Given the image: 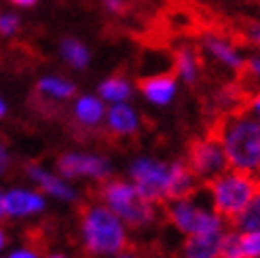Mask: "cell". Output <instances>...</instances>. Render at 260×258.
<instances>
[{
	"mask_svg": "<svg viewBox=\"0 0 260 258\" xmlns=\"http://www.w3.org/2000/svg\"><path fill=\"white\" fill-rule=\"evenodd\" d=\"M55 170L68 178L70 182H79V180H87V182L100 184L104 180H108L114 174L112 161L102 152L93 150H68L61 152L55 161Z\"/></svg>",
	"mask_w": 260,
	"mask_h": 258,
	"instance_id": "7",
	"label": "cell"
},
{
	"mask_svg": "<svg viewBox=\"0 0 260 258\" xmlns=\"http://www.w3.org/2000/svg\"><path fill=\"white\" fill-rule=\"evenodd\" d=\"M248 114H252V117L260 123V87H256L254 91L248 95V100H245V108H243Z\"/></svg>",
	"mask_w": 260,
	"mask_h": 258,
	"instance_id": "25",
	"label": "cell"
},
{
	"mask_svg": "<svg viewBox=\"0 0 260 258\" xmlns=\"http://www.w3.org/2000/svg\"><path fill=\"white\" fill-rule=\"evenodd\" d=\"M43 258H70V256L59 254V252H53V254H47V256H43Z\"/></svg>",
	"mask_w": 260,
	"mask_h": 258,
	"instance_id": "34",
	"label": "cell"
},
{
	"mask_svg": "<svg viewBox=\"0 0 260 258\" xmlns=\"http://www.w3.org/2000/svg\"><path fill=\"white\" fill-rule=\"evenodd\" d=\"M7 220L5 216V188H0V222Z\"/></svg>",
	"mask_w": 260,
	"mask_h": 258,
	"instance_id": "32",
	"label": "cell"
},
{
	"mask_svg": "<svg viewBox=\"0 0 260 258\" xmlns=\"http://www.w3.org/2000/svg\"><path fill=\"white\" fill-rule=\"evenodd\" d=\"M36 93L41 98H45V100H49V102L63 104V102L74 100L76 85L70 79H63V76L47 74V76H43V79L36 83Z\"/></svg>",
	"mask_w": 260,
	"mask_h": 258,
	"instance_id": "17",
	"label": "cell"
},
{
	"mask_svg": "<svg viewBox=\"0 0 260 258\" xmlns=\"http://www.w3.org/2000/svg\"><path fill=\"white\" fill-rule=\"evenodd\" d=\"M11 167H13V154L7 146V142L0 138V176H5L11 172Z\"/></svg>",
	"mask_w": 260,
	"mask_h": 258,
	"instance_id": "26",
	"label": "cell"
},
{
	"mask_svg": "<svg viewBox=\"0 0 260 258\" xmlns=\"http://www.w3.org/2000/svg\"><path fill=\"white\" fill-rule=\"evenodd\" d=\"M237 231H260V188L252 201L241 210V214L233 220Z\"/></svg>",
	"mask_w": 260,
	"mask_h": 258,
	"instance_id": "20",
	"label": "cell"
},
{
	"mask_svg": "<svg viewBox=\"0 0 260 258\" xmlns=\"http://www.w3.org/2000/svg\"><path fill=\"white\" fill-rule=\"evenodd\" d=\"M245 36H248V41L260 51V23L248 25V30H245Z\"/></svg>",
	"mask_w": 260,
	"mask_h": 258,
	"instance_id": "28",
	"label": "cell"
},
{
	"mask_svg": "<svg viewBox=\"0 0 260 258\" xmlns=\"http://www.w3.org/2000/svg\"><path fill=\"white\" fill-rule=\"evenodd\" d=\"M108 104L98 93H81L72 100V119L85 132H95L104 127Z\"/></svg>",
	"mask_w": 260,
	"mask_h": 258,
	"instance_id": "13",
	"label": "cell"
},
{
	"mask_svg": "<svg viewBox=\"0 0 260 258\" xmlns=\"http://www.w3.org/2000/svg\"><path fill=\"white\" fill-rule=\"evenodd\" d=\"M220 258H245L241 243H239V231H229L222 237V248H220Z\"/></svg>",
	"mask_w": 260,
	"mask_h": 258,
	"instance_id": "21",
	"label": "cell"
},
{
	"mask_svg": "<svg viewBox=\"0 0 260 258\" xmlns=\"http://www.w3.org/2000/svg\"><path fill=\"white\" fill-rule=\"evenodd\" d=\"M229 167L260 176V123L245 110H233L218 123L216 132Z\"/></svg>",
	"mask_w": 260,
	"mask_h": 258,
	"instance_id": "3",
	"label": "cell"
},
{
	"mask_svg": "<svg viewBox=\"0 0 260 258\" xmlns=\"http://www.w3.org/2000/svg\"><path fill=\"white\" fill-rule=\"evenodd\" d=\"M59 55L74 70H85L89 66V61H91L89 47L83 41H79V38H74V36L61 38V43H59Z\"/></svg>",
	"mask_w": 260,
	"mask_h": 258,
	"instance_id": "19",
	"label": "cell"
},
{
	"mask_svg": "<svg viewBox=\"0 0 260 258\" xmlns=\"http://www.w3.org/2000/svg\"><path fill=\"white\" fill-rule=\"evenodd\" d=\"M102 5L108 13H114V15L125 11V0H102Z\"/></svg>",
	"mask_w": 260,
	"mask_h": 258,
	"instance_id": "29",
	"label": "cell"
},
{
	"mask_svg": "<svg viewBox=\"0 0 260 258\" xmlns=\"http://www.w3.org/2000/svg\"><path fill=\"white\" fill-rule=\"evenodd\" d=\"M104 129H106L112 138H119V140L134 138L142 129V117L129 102L108 104L106 119H104Z\"/></svg>",
	"mask_w": 260,
	"mask_h": 258,
	"instance_id": "12",
	"label": "cell"
},
{
	"mask_svg": "<svg viewBox=\"0 0 260 258\" xmlns=\"http://www.w3.org/2000/svg\"><path fill=\"white\" fill-rule=\"evenodd\" d=\"M186 163L190 167V172L197 176L201 184H207L210 180L220 176L224 170H229V161L224 148L220 144V140L216 134L203 136L199 140H194L188 148Z\"/></svg>",
	"mask_w": 260,
	"mask_h": 258,
	"instance_id": "8",
	"label": "cell"
},
{
	"mask_svg": "<svg viewBox=\"0 0 260 258\" xmlns=\"http://www.w3.org/2000/svg\"><path fill=\"white\" fill-rule=\"evenodd\" d=\"M7 112H9V106H7V102H5V98L0 95V121H3L5 117H7Z\"/></svg>",
	"mask_w": 260,
	"mask_h": 258,
	"instance_id": "33",
	"label": "cell"
},
{
	"mask_svg": "<svg viewBox=\"0 0 260 258\" xmlns=\"http://www.w3.org/2000/svg\"><path fill=\"white\" fill-rule=\"evenodd\" d=\"M178 85H180V81H178L176 74H167V72L150 74V76H146V79L140 81V93L148 104L165 108L176 100Z\"/></svg>",
	"mask_w": 260,
	"mask_h": 258,
	"instance_id": "14",
	"label": "cell"
},
{
	"mask_svg": "<svg viewBox=\"0 0 260 258\" xmlns=\"http://www.w3.org/2000/svg\"><path fill=\"white\" fill-rule=\"evenodd\" d=\"M165 220L180 235H199V233H214V231H226V222L210 203L205 188H197L188 195L176 197L163 203Z\"/></svg>",
	"mask_w": 260,
	"mask_h": 258,
	"instance_id": "5",
	"label": "cell"
},
{
	"mask_svg": "<svg viewBox=\"0 0 260 258\" xmlns=\"http://www.w3.org/2000/svg\"><path fill=\"white\" fill-rule=\"evenodd\" d=\"M102 203L121 218L129 231H142L157 224L161 216V205L142 195V190L129 178L110 176L98 184V195Z\"/></svg>",
	"mask_w": 260,
	"mask_h": 258,
	"instance_id": "4",
	"label": "cell"
},
{
	"mask_svg": "<svg viewBox=\"0 0 260 258\" xmlns=\"http://www.w3.org/2000/svg\"><path fill=\"white\" fill-rule=\"evenodd\" d=\"M0 258H5V256H0Z\"/></svg>",
	"mask_w": 260,
	"mask_h": 258,
	"instance_id": "35",
	"label": "cell"
},
{
	"mask_svg": "<svg viewBox=\"0 0 260 258\" xmlns=\"http://www.w3.org/2000/svg\"><path fill=\"white\" fill-rule=\"evenodd\" d=\"M25 176L30 178V182L43 190L47 197L61 201V203H76L81 199L79 188L70 182L68 178H63L57 170H49V167L41 163H28L25 165Z\"/></svg>",
	"mask_w": 260,
	"mask_h": 258,
	"instance_id": "10",
	"label": "cell"
},
{
	"mask_svg": "<svg viewBox=\"0 0 260 258\" xmlns=\"http://www.w3.org/2000/svg\"><path fill=\"white\" fill-rule=\"evenodd\" d=\"M13 7H19V9H32L38 0H9Z\"/></svg>",
	"mask_w": 260,
	"mask_h": 258,
	"instance_id": "30",
	"label": "cell"
},
{
	"mask_svg": "<svg viewBox=\"0 0 260 258\" xmlns=\"http://www.w3.org/2000/svg\"><path fill=\"white\" fill-rule=\"evenodd\" d=\"M127 178L154 203H167L197 190L201 182L186 161H163L152 154H140L127 167Z\"/></svg>",
	"mask_w": 260,
	"mask_h": 258,
	"instance_id": "1",
	"label": "cell"
},
{
	"mask_svg": "<svg viewBox=\"0 0 260 258\" xmlns=\"http://www.w3.org/2000/svg\"><path fill=\"white\" fill-rule=\"evenodd\" d=\"M201 51L212 57L214 61H218L220 66H224L226 70L233 72H241L245 66V55L243 51L231 41V38L216 34V32H205L201 36Z\"/></svg>",
	"mask_w": 260,
	"mask_h": 258,
	"instance_id": "11",
	"label": "cell"
},
{
	"mask_svg": "<svg viewBox=\"0 0 260 258\" xmlns=\"http://www.w3.org/2000/svg\"><path fill=\"white\" fill-rule=\"evenodd\" d=\"M252 83H256L260 87V51L252 55H245V66L241 70Z\"/></svg>",
	"mask_w": 260,
	"mask_h": 258,
	"instance_id": "24",
	"label": "cell"
},
{
	"mask_svg": "<svg viewBox=\"0 0 260 258\" xmlns=\"http://www.w3.org/2000/svg\"><path fill=\"white\" fill-rule=\"evenodd\" d=\"M47 195L36 186H13L5 190V216L7 220H32L47 212Z\"/></svg>",
	"mask_w": 260,
	"mask_h": 258,
	"instance_id": "9",
	"label": "cell"
},
{
	"mask_svg": "<svg viewBox=\"0 0 260 258\" xmlns=\"http://www.w3.org/2000/svg\"><path fill=\"white\" fill-rule=\"evenodd\" d=\"M5 258H43V254L38 252L34 246H19L15 250H11Z\"/></svg>",
	"mask_w": 260,
	"mask_h": 258,
	"instance_id": "27",
	"label": "cell"
},
{
	"mask_svg": "<svg viewBox=\"0 0 260 258\" xmlns=\"http://www.w3.org/2000/svg\"><path fill=\"white\" fill-rule=\"evenodd\" d=\"M174 74L180 83L184 85H197L201 79V55L199 51L184 45L174 53Z\"/></svg>",
	"mask_w": 260,
	"mask_h": 258,
	"instance_id": "16",
	"label": "cell"
},
{
	"mask_svg": "<svg viewBox=\"0 0 260 258\" xmlns=\"http://www.w3.org/2000/svg\"><path fill=\"white\" fill-rule=\"evenodd\" d=\"M21 28V19L17 13H3L0 15V34L11 38V36H15Z\"/></svg>",
	"mask_w": 260,
	"mask_h": 258,
	"instance_id": "23",
	"label": "cell"
},
{
	"mask_svg": "<svg viewBox=\"0 0 260 258\" xmlns=\"http://www.w3.org/2000/svg\"><path fill=\"white\" fill-rule=\"evenodd\" d=\"M226 231H214V233L186 235L180 246L178 258H220L222 237Z\"/></svg>",
	"mask_w": 260,
	"mask_h": 258,
	"instance_id": "15",
	"label": "cell"
},
{
	"mask_svg": "<svg viewBox=\"0 0 260 258\" xmlns=\"http://www.w3.org/2000/svg\"><path fill=\"white\" fill-rule=\"evenodd\" d=\"M258 188H260V176L233 170V167L224 170L220 176H216L205 184V192L210 197L212 208L224 220H231V222L252 201Z\"/></svg>",
	"mask_w": 260,
	"mask_h": 258,
	"instance_id": "6",
	"label": "cell"
},
{
	"mask_svg": "<svg viewBox=\"0 0 260 258\" xmlns=\"http://www.w3.org/2000/svg\"><path fill=\"white\" fill-rule=\"evenodd\" d=\"M79 239L89 258H110L129 248V227L95 197L81 208Z\"/></svg>",
	"mask_w": 260,
	"mask_h": 258,
	"instance_id": "2",
	"label": "cell"
},
{
	"mask_svg": "<svg viewBox=\"0 0 260 258\" xmlns=\"http://www.w3.org/2000/svg\"><path fill=\"white\" fill-rule=\"evenodd\" d=\"M98 95L106 104H121L134 98V83L123 74H112L98 85Z\"/></svg>",
	"mask_w": 260,
	"mask_h": 258,
	"instance_id": "18",
	"label": "cell"
},
{
	"mask_svg": "<svg viewBox=\"0 0 260 258\" xmlns=\"http://www.w3.org/2000/svg\"><path fill=\"white\" fill-rule=\"evenodd\" d=\"M239 243L245 258H260V231H239Z\"/></svg>",
	"mask_w": 260,
	"mask_h": 258,
	"instance_id": "22",
	"label": "cell"
},
{
	"mask_svg": "<svg viewBox=\"0 0 260 258\" xmlns=\"http://www.w3.org/2000/svg\"><path fill=\"white\" fill-rule=\"evenodd\" d=\"M9 246V233L5 231V227H0V254H3Z\"/></svg>",
	"mask_w": 260,
	"mask_h": 258,
	"instance_id": "31",
	"label": "cell"
}]
</instances>
